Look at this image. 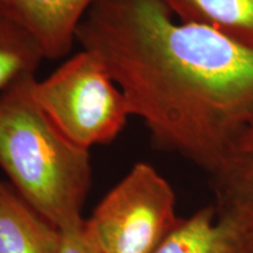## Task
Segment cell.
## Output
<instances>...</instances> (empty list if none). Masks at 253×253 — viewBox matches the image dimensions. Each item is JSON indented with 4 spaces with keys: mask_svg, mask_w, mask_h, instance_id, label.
<instances>
[{
    "mask_svg": "<svg viewBox=\"0 0 253 253\" xmlns=\"http://www.w3.org/2000/svg\"><path fill=\"white\" fill-rule=\"evenodd\" d=\"M0 4H7V5L14 6L13 0H0ZM14 7H15V6H14Z\"/></svg>",
    "mask_w": 253,
    "mask_h": 253,
    "instance_id": "12",
    "label": "cell"
},
{
    "mask_svg": "<svg viewBox=\"0 0 253 253\" xmlns=\"http://www.w3.org/2000/svg\"><path fill=\"white\" fill-rule=\"evenodd\" d=\"M84 221L80 225L60 230L59 253H102L88 235Z\"/></svg>",
    "mask_w": 253,
    "mask_h": 253,
    "instance_id": "11",
    "label": "cell"
},
{
    "mask_svg": "<svg viewBox=\"0 0 253 253\" xmlns=\"http://www.w3.org/2000/svg\"><path fill=\"white\" fill-rule=\"evenodd\" d=\"M181 220L169 182L150 164L137 163L84 226L102 253H156Z\"/></svg>",
    "mask_w": 253,
    "mask_h": 253,
    "instance_id": "4",
    "label": "cell"
},
{
    "mask_svg": "<svg viewBox=\"0 0 253 253\" xmlns=\"http://www.w3.org/2000/svg\"><path fill=\"white\" fill-rule=\"evenodd\" d=\"M173 17L164 0H96L77 41L157 147L211 175L253 113V47Z\"/></svg>",
    "mask_w": 253,
    "mask_h": 253,
    "instance_id": "1",
    "label": "cell"
},
{
    "mask_svg": "<svg viewBox=\"0 0 253 253\" xmlns=\"http://www.w3.org/2000/svg\"><path fill=\"white\" fill-rule=\"evenodd\" d=\"M156 253H252L233 223L214 207L198 210L179 221Z\"/></svg>",
    "mask_w": 253,
    "mask_h": 253,
    "instance_id": "8",
    "label": "cell"
},
{
    "mask_svg": "<svg viewBox=\"0 0 253 253\" xmlns=\"http://www.w3.org/2000/svg\"><path fill=\"white\" fill-rule=\"evenodd\" d=\"M60 230L0 178V253H59Z\"/></svg>",
    "mask_w": 253,
    "mask_h": 253,
    "instance_id": "7",
    "label": "cell"
},
{
    "mask_svg": "<svg viewBox=\"0 0 253 253\" xmlns=\"http://www.w3.org/2000/svg\"><path fill=\"white\" fill-rule=\"evenodd\" d=\"M45 59L14 6L0 4V93L28 75Z\"/></svg>",
    "mask_w": 253,
    "mask_h": 253,
    "instance_id": "10",
    "label": "cell"
},
{
    "mask_svg": "<svg viewBox=\"0 0 253 253\" xmlns=\"http://www.w3.org/2000/svg\"><path fill=\"white\" fill-rule=\"evenodd\" d=\"M32 95L65 137L88 150L115 140L131 116L108 71L84 49L45 80L34 79Z\"/></svg>",
    "mask_w": 253,
    "mask_h": 253,
    "instance_id": "3",
    "label": "cell"
},
{
    "mask_svg": "<svg viewBox=\"0 0 253 253\" xmlns=\"http://www.w3.org/2000/svg\"><path fill=\"white\" fill-rule=\"evenodd\" d=\"M45 59L67 55L79 27L96 0H13Z\"/></svg>",
    "mask_w": 253,
    "mask_h": 253,
    "instance_id": "6",
    "label": "cell"
},
{
    "mask_svg": "<svg viewBox=\"0 0 253 253\" xmlns=\"http://www.w3.org/2000/svg\"><path fill=\"white\" fill-rule=\"evenodd\" d=\"M210 176L217 214L235 224L253 253V113Z\"/></svg>",
    "mask_w": 253,
    "mask_h": 253,
    "instance_id": "5",
    "label": "cell"
},
{
    "mask_svg": "<svg viewBox=\"0 0 253 253\" xmlns=\"http://www.w3.org/2000/svg\"><path fill=\"white\" fill-rule=\"evenodd\" d=\"M173 15L186 23L216 30L253 47V0H164Z\"/></svg>",
    "mask_w": 253,
    "mask_h": 253,
    "instance_id": "9",
    "label": "cell"
},
{
    "mask_svg": "<svg viewBox=\"0 0 253 253\" xmlns=\"http://www.w3.org/2000/svg\"><path fill=\"white\" fill-rule=\"evenodd\" d=\"M36 75L0 93V169L59 230L80 225L91 183L89 150L62 135L32 95Z\"/></svg>",
    "mask_w": 253,
    "mask_h": 253,
    "instance_id": "2",
    "label": "cell"
}]
</instances>
